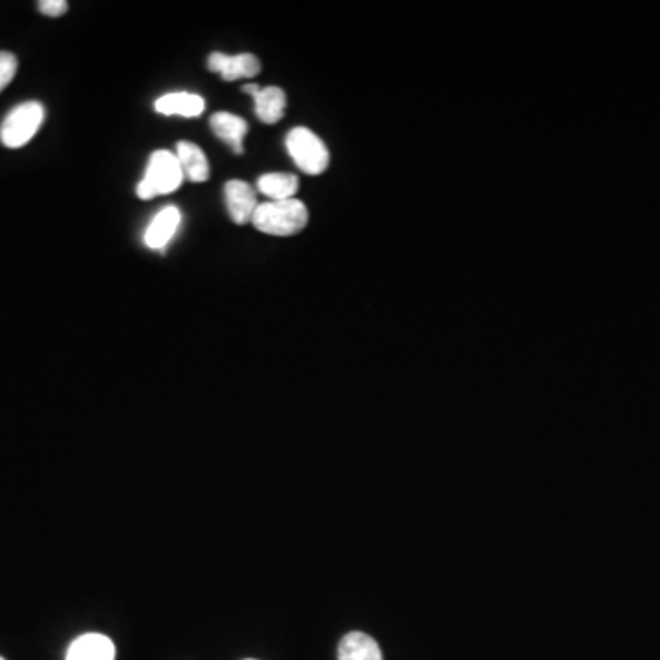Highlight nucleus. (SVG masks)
<instances>
[{"label":"nucleus","instance_id":"obj_1","mask_svg":"<svg viewBox=\"0 0 660 660\" xmlns=\"http://www.w3.org/2000/svg\"><path fill=\"white\" fill-rule=\"evenodd\" d=\"M252 224L260 234L292 237L307 228L308 209L297 198L282 203H263L255 209Z\"/></svg>","mask_w":660,"mask_h":660},{"label":"nucleus","instance_id":"obj_2","mask_svg":"<svg viewBox=\"0 0 660 660\" xmlns=\"http://www.w3.org/2000/svg\"><path fill=\"white\" fill-rule=\"evenodd\" d=\"M183 166L177 155L169 151H155L149 158L146 177L138 184L136 193L141 200H151L158 195H169L183 186Z\"/></svg>","mask_w":660,"mask_h":660},{"label":"nucleus","instance_id":"obj_3","mask_svg":"<svg viewBox=\"0 0 660 660\" xmlns=\"http://www.w3.org/2000/svg\"><path fill=\"white\" fill-rule=\"evenodd\" d=\"M286 149L303 173L316 177L327 171L331 164L327 146L307 127H296L286 135Z\"/></svg>","mask_w":660,"mask_h":660},{"label":"nucleus","instance_id":"obj_4","mask_svg":"<svg viewBox=\"0 0 660 660\" xmlns=\"http://www.w3.org/2000/svg\"><path fill=\"white\" fill-rule=\"evenodd\" d=\"M45 121V107L39 101H27L10 110L0 126V141L10 149H21L32 141Z\"/></svg>","mask_w":660,"mask_h":660},{"label":"nucleus","instance_id":"obj_5","mask_svg":"<svg viewBox=\"0 0 660 660\" xmlns=\"http://www.w3.org/2000/svg\"><path fill=\"white\" fill-rule=\"evenodd\" d=\"M208 68L211 72L220 73L224 81H235V79H250L259 76L260 61L254 53L226 56L223 52H214L208 58Z\"/></svg>","mask_w":660,"mask_h":660},{"label":"nucleus","instance_id":"obj_6","mask_svg":"<svg viewBox=\"0 0 660 660\" xmlns=\"http://www.w3.org/2000/svg\"><path fill=\"white\" fill-rule=\"evenodd\" d=\"M224 197H226L229 219L234 220L235 224H239V226L252 223L255 209L259 206L252 186L243 183V180H229L224 186Z\"/></svg>","mask_w":660,"mask_h":660},{"label":"nucleus","instance_id":"obj_7","mask_svg":"<svg viewBox=\"0 0 660 660\" xmlns=\"http://www.w3.org/2000/svg\"><path fill=\"white\" fill-rule=\"evenodd\" d=\"M67 660H116V646L105 634H81L68 648Z\"/></svg>","mask_w":660,"mask_h":660},{"label":"nucleus","instance_id":"obj_8","mask_svg":"<svg viewBox=\"0 0 660 660\" xmlns=\"http://www.w3.org/2000/svg\"><path fill=\"white\" fill-rule=\"evenodd\" d=\"M178 226H180V211L175 206H167L149 224L144 240L152 250H164L173 239V235L177 234Z\"/></svg>","mask_w":660,"mask_h":660},{"label":"nucleus","instance_id":"obj_9","mask_svg":"<svg viewBox=\"0 0 660 660\" xmlns=\"http://www.w3.org/2000/svg\"><path fill=\"white\" fill-rule=\"evenodd\" d=\"M209 126L215 136L229 144L235 155H243L245 147V136L248 135V124L239 116L229 115V112H215L209 120Z\"/></svg>","mask_w":660,"mask_h":660},{"label":"nucleus","instance_id":"obj_10","mask_svg":"<svg viewBox=\"0 0 660 660\" xmlns=\"http://www.w3.org/2000/svg\"><path fill=\"white\" fill-rule=\"evenodd\" d=\"M155 109L158 115L197 118L206 109V101L203 96L191 95V92H173V95L161 96L155 104Z\"/></svg>","mask_w":660,"mask_h":660},{"label":"nucleus","instance_id":"obj_11","mask_svg":"<svg viewBox=\"0 0 660 660\" xmlns=\"http://www.w3.org/2000/svg\"><path fill=\"white\" fill-rule=\"evenodd\" d=\"M338 660H384V657L373 637L362 631H353L345 634L339 642Z\"/></svg>","mask_w":660,"mask_h":660},{"label":"nucleus","instance_id":"obj_12","mask_svg":"<svg viewBox=\"0 0 660 660\" xmlns=\"http://www.w3.org/2000/svg\"><path fill=\"white\" fill-rule=\"evenodd\" d=\"M177 158L183 166L184 177L191 183L203 184L209 178V161L200 147L191 141H178Z\"/></svg>","mask_w":660,"mask_h":660},{"label":"nucleus","instance_id":"obj_13","mask_svg":"<svg viewBox=\"0 0 660 660\" xmlns=\"http://www.w3.org/2000/svg\"><path fill=\"white\" fill-rule=\"evenodd\" d=\"M255 115L266 126H274L283 120L286 109L285 90L279 87H266L254 96Z\"/></svg>","mask_w":660,"mask_h":660},{"label":"nucleus","instance_id":"obj_14","mask_svg":"<svg viewBox=\"0 0 660 660\" xmlns=\"http://www.w3.org/2000/svg\"><path fill=\"white\" fill-rule=\"evenodd\" d=\"M257 189L270 198V203L290 200L299 189V178L288 173H268L257 180Z\"/></svg>","mask_w":660,"mask_h":660},{"label":"nucleus","instance_id":"obj_15","mask_svg":"<svg viewBox=\"0 0 660 660\" xmlns=\"http://www.w3.org/2000/svg\"><path fill=\"white\" fill-rule=\"evenodd\" d=\"M19 61L11 52H0V92L16 78Z\"/></svg>","mask_w":660,"mask_h":660},{"label":"nucleus","instance_id":"obj_16","mask_svg":"<svg viewBox=\"0 0 660 660\" xmlns=\"http://www.w3.org/2000/svg\"><path fill=\"white\" fill-rule=\"evenodd\" d=\"M37 8H39L42 16L61 17L68 11V2L67 0H41Z\"/></svg>","mask_w":660,"mask_h":660},{"label":"nucleus","instance_id":"obj_17","mask_svg":"<svg viewBox=\"0 0 660 660\" xmlns=\"http://www.w3.org/2000/svg\"><path fill=\"white\" fill-rule=\"evenodd\" d=\"M259 87H257V85L254 83L245 85V87H243V92H246V95L255 96L257 95V92H259Z\"/></svg>","mask_w":660,"mask_h":660},{"label":"nucleus","instance_id":"obj_18","mask_svg":"<svg viewBox=\"0 0 660 660\" xmlns=\"http://www.w3.org/2000/svg\"><path fill=\"white\" fill-rule=\"evenodd\" d=\"M0 660H6V659H2V657H0Z\"/></svg>","mask_w":660,"mask_h":660},{"label":"nucleus","instance_id":"obj_19","mask_svg":"<svg viewBox=\"0 0 660 660\" xmlns=\"http://www.w3.org/2000/svg\"><path fill=\"white\" fill-rule=\"evenodd\" d=\"M245 660H255V659H245Z\"/></svg>","mask_w":660,"mask_h":660}]
</instances>
